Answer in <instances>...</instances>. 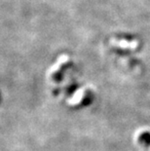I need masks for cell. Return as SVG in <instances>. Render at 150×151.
I'll use <instances>...</instances> for the list:
<instances>
[{
    "instance_id": "6da1fadb",
    "label": "cell",
    "mask_w": 150,
    "mask_h": 151,
    "mask_svg": "<svg viewBox=\"0 0 150 151\" xmlns=\"http://www.w3.org/2000/svg\"><path fill=\"white\" fill-rule=\"evenodd\" d=\"M139 142L142 143L143 145H145V146H149L150 145V133L145 132V133L140 134L139 136Z\"/></svg>"
}]
</instances>
